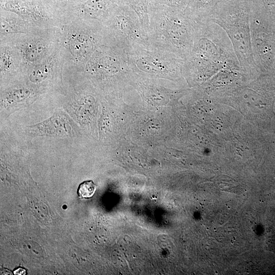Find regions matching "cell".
<instances>
[{"mask_svg":"<svg viewBox=\"0 0 275 275\" xmlns=\"http://www.w3.org/2000/svg\"><path fill=\"white\" fill-rule=\"evenodd\" d=\"M185 66L197 68L210 79L224 69H241L226 33L209 20L195 21L194 46Z\"/></svg>","mask_w":275,"mask_h":275,"instance_id":"obj_1","label":"cell"},{"mask_svg":"<svg viewBox=\"0 0 275 275\" xmlns=\"http://www.w3.org/2000/svg\"><path fill=\"white\" fill-rule=\"evenodd\" d=\"M106 43L102 24L73 16L59 28V45L64 66L82 71L94 52Z\"/></svg>","mask_w":275,"mask_h":275,"instance_id":"obj_2","label":"cell"},{"mask_svg":"<svg viewBox=\"0 0 275 275\" xmlns=\"http://www.w3.org/2000/svg\"><path fill=\"white\" fill-rule=\"evenodd\" d=\"M148 10L149 17L155 22L156 41L185 62L194 46L195 20L183 11L151 1Z\"/></svg>","mask_w":275,"mask_h":275,"instance_id":"obj_3","label":"cell"},{"mask_svg":"<svg viewBox=\"0 0 275 275\" xmlns=\"http://www.w3.org/2000/svg\"><path fill=\"white\" fill-rule=\"evenodd\" d=\"M208 20L218 25L226 33L242 71L253 73L256 64L252 44L250 15L237 9L212 14Z\"/></svg>","mask_w":275,"mask_h":275,"instance_id":"obj_4","label":"cell"},{"mask_svg":"<svg viewBox=\"0 0 275 275\" xmlns=\"http://www.w3.org/2000/svg\"><path fill=\"white\" fill-rule=\"evenodd\" d=\"M59 28L49 29L35 34L0 36V38L9 41L16 48L24 73L49 57L57 49Z\"/></svg>","mask_w":275,"mask_h":275,"instance_id":"obj_5","label":"cell"},{"mask_svg":"<svg viewBox=\"0 0 275 275\" xmlns=\"http://www.w3.org/2000/svg\"><path fill=\"white\" fill-rule=\"evenodd\" d=\"M140 18L129 6L118 4L102 24L106 42L121 48L124 42L146 47L148 38L136 22Z\"/></svg>","mask_w":275,"mask_h":275,"instance_id":"obj_6","label":"cell"},{"mask_svg":"<svg viewBox=\"0 0 275 275\" xmlns=\"http://www.w3.org/2000/svg\"><path fill=\"white\" fill-rule=\"evenodd\" d=\"M1 9L14 13L42 29L59 28L63 23L39 0H1Z\"/></svg>","mask_w":275,"mask_h":275,"instance_id":"obj_7","label":"cell"},{"mask_svg":"<svg viewBox=\"0 0 275 275\" xmlns=\"http://www.w3.org/2000/svg\"><path fill=\"white\" fill-rule=\"evenodd\" d=\"M65 59L59 47L43 62L30 68L24 73L27 74L29 81L34 84H41L52 77L56 73L64 70Z\"/></svg>","mask_w":275,"mask_h":275,"instance_id":"obj_8","label":"cell"},{"mask_svg":"<svg viewBox=\"0 0 275 275\" xmlns=\"http://www.w3.org/2000/svg\"><path fill=\"white\" fill-rule=\"evenodd\" d=\"M119 4V0H86L76 9L74 16L95 20L103 24Z\"/></svg>","mask_w":275,"mask_h":275,"instance_id":"obj_9","label":"cell"},{"mask_svg":"<svg viewBox=\"0 0 275 275\" xmlns=\"http://www.w3.org/2000/svg\"><path fill=\"white\" fill-rule=\"evenodd\" d=\"M46 30L36 26L14 13L1 9L0 36L35 34Z\"/></svg>","mask_w":275,"mask_h":275,"instance_id":"obj_10","label":"cell"},{"mask_svg":"<svg viewBox=\"0 0 275 275\" xmlns=\"http://www.w3.org/2000/svg\"><path fill=\"white\" fill-rule=\"evenodd\" d=\"M1 77L22 72L20 59L16 48L9 41L0 38Z\"/></svg>","mask_w":275,"mask_h":275,"instance_id":"obj_11","label":"cell"},{"mask_svg":"<svg viewBox=\"0 0 275 275\" xmlns=\"http://www.w3.org/2000/svg\"><path fill=\"white\" fill-rule=\"evenodd\" d=\"M38 130V134L63 135L69 131L68 123L60 116L52 117L48 120L35 126Z\"/></svg>","mask_w":275,"mask_h":275,"instance_id":"obj_12","label":"cell"},{"mask_svg":"<svg viewBox=\"0 0 275 275\" xmlns=\"http://www.w3.org/2000/svg\"><path fill=\"white\" fill-rule=\"evenodd\" d=\"M34 94V91L29 88L13 87L3 92L2 101L7 104L19 103L29 99Z\"/></svg>","mask_w":275,"mask_h":275,"instance_id":"obj_13","label":"cell"},{"mask_svg":"<svg viewBox=\"0 0 275 275\" xmlns=\"http://www.w3.org/2000/svg\"><path fill=\"white\" fill-rule=\"evenodd\" d=\"M120 4L130 7L138 14L140 19L148 20L149 0H119Z\"/></svg>","mask_w":275,"mask_h":275,"instance_id":"obj_14","label":"cell"},{"mask_svg":"<svg viewBox=\"0 0 275 275\" xmlns=\"http://www.w3.org/2000/svg\"><path fill=\"white\" fill-rule=\"evenodd\" d=\"M96 190V185L92 180L81 182L78 187L77 194L80 199L88 200L92 198Z\"/></svg>","mask_w":275,"mask_h":275,"instance_id":"obj_15","label":"cell"},{"mask_svg":"<svg viewBox=\"0 0 275 275\" xmlns=\"http://www.w3.org/2000/svg\"><path fill=\"white\" fill-rule=\"evenodd\" d=\"M153 2L166 5L174 8L179 9L184 12L185 6L189 0H150Z\"/></svg>","mask_w":275,"mask_h":275,"instance_id":"obj_16","label":"cell"},{"mask_svg":"<svg viewBox=\"0 0 275 275\" xmlns=\"http://www.w3.org/2000/svg\"><path fill=\"white\" fill-rule=\"evenodd\" d=\"M25 270L22 268H18L14 271V273L15 274H25Z\"/></svg>","mask_w":275,"mask_h":275,"instance_id":"obj_17","label":"cell"}]
</instances>
